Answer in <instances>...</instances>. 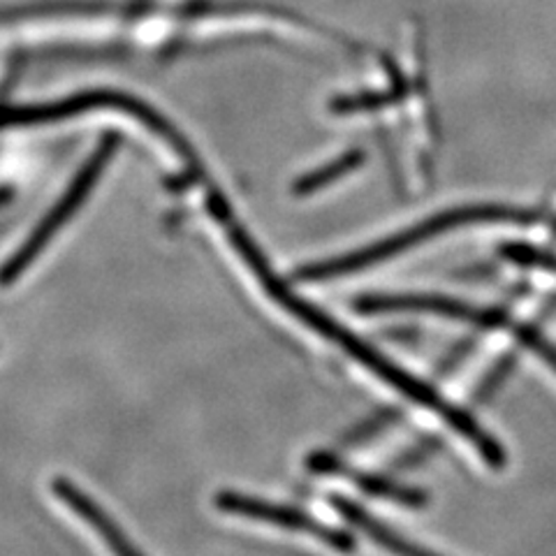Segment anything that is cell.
<instances>
[{
  "mask_svg": "<svg viewBox=\"0 0 556 556\" xmlns=\"http://www.w3.org/2000/svg\"><path fill=\"white\" fill-rule=\"evenodd\" d=\"M399 413L396 408H382V410H378L376 415H371L369 420H364L359 427H355L351 433H348L345 437V443L348 445H357V443H364V441H369L371 437H378V433L386 429V427H390L394 420H399Z\"/></svg>",
  "mask_w": 556,
  "mask_h": 556,
  "instance_id": "cell-8",
  "label": "cell"
},
{
  "mask_svg": "<svg viewBox=\"0 0 556 556\" xmlns=\"http://www.w3.org/2000/svg\"><path fill=\"white\" fill-rule=\"evenodd\" d=\"M355 308L362 313H388V311H427L437 316L464 320L478 327H501L508 325L498 311H482L447 298H425V294H374V298H359Z\"/></svg>",
  "mask_w": 556,
  "mask_h": 556,
  "instance_id": "cell-4",
  "label": "cell"
},
{
  "mask_svg": "<svg viewBox=\"0 0 556 556\" xmlns=\"http://www.w3.org/2000/svg\"><path fill=\"white\" fill-rule=\"evenodd\" d=\"M216 508L230 515L247 517L253 521H265V525L271 527H281L290 531H300L306 533L316 541L325 543L327 547L339 549V552H353L355 549V538L337 527H327L316 517H311L308 513L300 508H290V506H278V503L265 501V498H255L241 492H220L216 494Z\"/></svg>",
  "mask_w": 556,
  "mask_h": 556,
  "instance_id": "cell-3",
  "label": "cell"
},
{
  "mask_svg": "<svg viewBox=\"0 0 556 556\" xmlns=\"http://www.w3.org/2000/svg\"><path fill=\"white\" fill-rule=\"evenodd\" d=\"M232 241L237 251L241 253V257L247 260V265L253 269V274L257 276V281L265 286V290L269 292V298L274 302L281 304L290 316L298 318L300 323H304L311 332H316L318 337H323L325 341L339 345L341 351L353 357L355 362H359L364 369L371 371L374 376H378L382 382H388L399 394H404L410 402L420 404L422 408L437 413L441 420H445L452 429H455L459 437H464L468 443H471L480 457L490 464L494 471H501L506 466V450L503 445L486 431L471 413H466L464 408H457L455 404L445 402V399L429 388L427 382H422L420 378H415L413 374H408L406 369L399 367L392 359H388L382 353H378L371 343L364 341L362 337H357L351 329L343 327L341 323H337L334 318H329L325 311H320L318 306L308 304L306 300H302L300 294H294L288 283H283L278 278L269 265L265 263V257L257 253V249L253 243L243 237V235H232Z\"/></svg>",
  "mask_w": 556,
  "mask_h": 556,
  "instance_id": "cell-1",
  "label": "cell"
},
{
  "mask_svg": "<svg viewBox=\"0 0 556 556\" xmlns=\"http://www.w3.org/2000/svg\"><path fill=\"white\" fill-rule=\"evenodd\" d=\"M339 476H351L353 482L359 486L364 494L376 496V498H386L392 503H399V506L406 508H425L427 506V494L422 490H415V486L394 482L386 476H371V473H359L351 471L345 464L341 466Z\"/></svg>",
  "mask_w": 556,
  "mask_h": 556,
  "instance_id": "cell-7",
  "label": "cell"
},
{
  "mask_svg": "<svg viewBox=\"0 0 556 556\" xmlns=\"http://www.w3.org/2000/svg\"><path fill=\"white\" fill-rule=\"evenodd\" d=\"M515 332H517V339L525 343L531 353L541 357L547 367L554 369V374H556V345L552 341H547L541 332H538V329L527 327V325L515 327Z\"/></svg>",
  "mask_w": 556,
  "mask_h": 556,
  "instance_id": "cell-9",
  "label": "cell"
},
{
  "mask_svg": "<svg viewBox=\"0 0 556 556\" xmlns=\"http://www.w3.org/2000/svg\"><path fill=\"white\" fill-rule=\"evenodd\" d=\"M51 492L61 498L63 506L79 515L84 525H89L102 538V543L112 549L114 556H144L126 535V531L116 525V519L93 496L86 494L79 484L59 476L51 480Z\"/></svg>",
  "mask_w": 556,
  "mask_h": 556,
  "instance_id": "cell-5",
  "label": "cell"
},
{
  "mask_svg": "<svg viewBox=\"0 0 556 556\" xmlns=\"http://www.w3.org/2000/svg\"><path fill=\"white\" fill-rule=\"evenodd\" d=\"M510 369H513V357H506V359H501L498 364H496V369L484 378V382L480 386V392H478V402L482 399V402H486V399H490L498 388H501V382H503V378H506L508 374H510Z\"/></svg>",
  "mask_w": 556,
  "mask_h": 556,
  "instance_id": "cell-10",
  "label": "cell"
},
{
  "mask_svg": "<svg viewBox=\"0 0 556 556\" xmlns=\"http://www.w3.org/2000/svg\"><path fill=\"white\" fill-rule=\"evenodd\" d=\"M118 139L114 135H104L100 139L96 151L89 153V159L79 165L75 177L67 181L54 206L47 208L40 223L26 235L22 247L5 260L3 267H0V286L8 288L20 281V278L38 263V257L51 247V241H54L67 228L70 220L81 212L86 200H89L93 195V190L98 188L104 169H108V163L114 159Z\"/></svg>",
  "mask_w": 556,
  "mask_h": 556,
  "instance_id": "cell-2",
  "label": "cell"
},
{
  "mask_svg": "<svg viewBox=\"0 0 556 556\" xmlns=\"http://www.w3.org/2000/svg\"><path fill=\"white\" fill-rule=\"evenodd\" d=\"M332 506L343 515V519L351 521V525L369 538L371 543H376L378 547H382L386 552L394 554V556H441L437 552H431L422 545L413 543L410 538L396 533L394 529L382 525L380 519H376L374 515H369L362 506H357L355 501H348L345 496H332Z\"/></svg>",
  "mask_w": 556,
  "mask_h": 556,
  "instance_id": "cell-6",
  "label": "cell"
}]
</instances>
